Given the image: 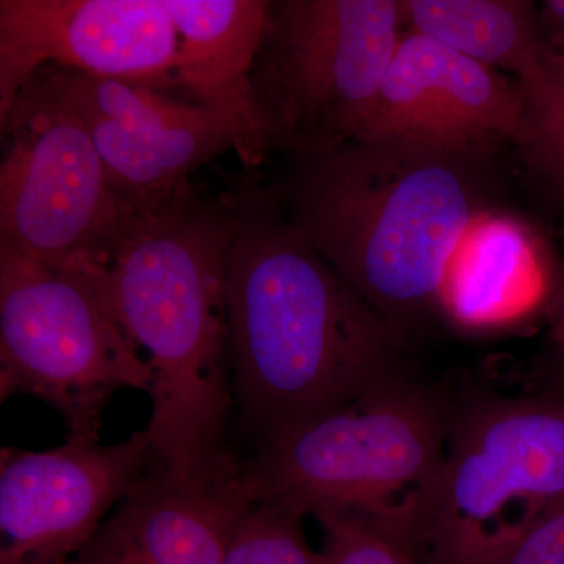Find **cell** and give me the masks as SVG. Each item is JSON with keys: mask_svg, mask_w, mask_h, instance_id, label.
I'll return each instance as SVG.
<instances>
[{"mask_svg": "<svg viewBox=\"0 0 564 564\" xmlns=\"http://www.w3.org/2000/svg\"><path fill=\"white\" fill-rule=\"evenodd\" d=\"M525 128V98L500 70L421 33H403L362 139L480 155ZM361 140V139H359Z\"/></svg>", "mask_w": 564, "mask_h": 564, "instance_id": "7c38bea8", "label": "cell"}, {"mask_svg": "<svg viewBox=\"0 0 564 564\" xmlns=\"http://www.w3.org/2000/svg\"><path fill=\"white\" fill-rule=\"evenodd\" d=\"M44 66L180 91L173 0H0V113Z\"/></svg>", "mask_w": 564, "mask_h": 564, "instance_id": "30bf717a", "label": "cell"}, {"mask_svg": "<svg viewBox=\"0 0 564 564\" xmlns=\"http://www.w3.org/2000/svg\"><path fill=\"white\" fill-rule=\"evenodd\" d=\"M411 32L440 41L473 61L510 70L522 95L545 76V54L530 2L516 0H402Z\"/></svg>", "mask_w": 564, "mask_h": 564, "instance_id": "9a60e30c", "label": "cell"}, {"mask_svg": "<svg viewBox=\"0 0 564 564\" xmlns=\"http://www.w3.org/2000/svg\"><path fill=\"white\" fill-rule=\"evenodd\" d=\"M0 243L106 289L140 207L111 181L50 66L0 113Z\"/></svg>", "mask_w": 564, "mask_h": 564, "instance_id": "8992f818", "label": "cell"}, {"mask_svg": "<svg viewBox=\"0 0 564 564\" xmlns=\"http://www.w3.org/2000/svg\"><path fill=\"white\" fill-rule=\"evenodd\" d=\"M239 473L181 484L151 467L68 564H221L254 503Z\"/></svg>", "mask_w": 564, "mask_h": 564, "instance_id": "4fadbf2b", "label": "cell"}, {"mask_svg": "<svg viewBox=\"0 0 564 564\" xmlns=\"http://www.w3.org/2000/svg\"><path fill=\"white\" fill-rule=\"evenodd\" d=\"M152 467L144 430L121 443L0 452V564H68Z\"/></svg>", "mask_w": 564, "mask_h": 564, "instance_id": "8fae6325", "label": "cell"}, {"mask_svg": "<svg viewBox=\"0 0 564 564\" xmlns=\"http://www.w3.org/2000/svg\"><path fill=\"white\" fill-rule=\"evenodd\" d=\"M549 293V273L521 226L481 215L455 254L440 310L467 328L524 317Z\"/></svg>", "mask_w": 564, "mask_h": 564, "instance_id": "5bb4252c", "label": "cell"}, {"mask_svg": "<svg viewBox=\"0 0 564 564\" xmlns=\"http://www.w3.org/2000/svg\"><path fill=\"white\" fill-rule=\"evenodd\" d=\"M564 497V395L451 400L440 480L415 533L419 564H492Z\"/></svg>", "mask_w": 564, "mask_h": 564, "instance_id": "5b68a950", "label": "cell"}, {"mask_svg": "<svg viewBox=\"0 0 564 564\" xmlns=\"http://www.w3.org/2000/svg\"><path fill=\"white\" fill-rule=\"evenodd\" d=\"M79 111L118 191L141 210L191 185L204 163L236 151L258 165L265 150L250 110L203 106L141 85L50 66Z\"/></svg>", "mask_w": 564, "mask_h": 564, "instance_id": "9c48e42d", "label": "cell"}, {"mask_svg": "<svg viewBox=\"0 0 564 564\" xmlns=\"http://www.w3.org/2000/svg\"><path fill=\"white\" fill-rule=\"evenodd\" d=\"M448 417L447 397L399 375L258 445L240 459V481L252 502L303 518L359 516L413 555L443 470Z\"/></svg>", "mask_w": 564, "mask_h": 564, "instance_id": "277c9868", "label": "cell"}, {"mask_svg": "<svg viewBox=\"0 0 564 564\" xmlns=\"http://www.w3.org/2000/svg\"><path fill=\"white\" fill-rule=\"evenodd\" d=\"M152 369L118 322L106 289L0 243V400L32 397L66 441L101 443L118 392L150 393Z\"/></svg>", "mask_w": 564, "mask_h": 564, "instance_id": "ba28073f", "label": "cell"}, {"mask_svg": "<svg viewBox=\"0 0 564 564\" xmlns=\"http://www.w3.org/2000/svg\"><path fill=\"white\" fill-rule=\"evenodd\" d=\"M323 530L325 564H419L413 555L367 519L339 511L314 514Z\"/></svg>", "mask_w": 564, "mask_h": 564, "instance_id": "ac0fdd59", "label": "cell"}, {"mask_svg": "<svg viewBox=\"0 0 564 564\" xmlns=\"http://www.w3.org/2000/svg\"><path fill=\"white\" fill-rule=\"evenodd\" d=\"M492 564H564V497Z\"/></svg>", "mask_w": 564, "mask_h": 564, "instance_id": "d6986e66", "label": "cell"}, {"mask_svg": "<svg viewBox=\"0 0 564 564\" xmlns=\"http://www.w3.org/2000/svg\"><path fill=\"white\" fill-rule=\"evenodd\" d=\"M232 195L226 306L236 422L261 445L403 375L406 344L265 187Z\"/></svg>", "mask_w": 564, "mask_h": 564, "instance_id": "6da1fadb", "label": "cell"}, {"mask_svg": "<svg viewBox=\"0 0 564 564\" xmlns=\"http://www.w3.org/2000/svg\"><path fill=\"white\" fill-rule=\"evenodd\" d=\"M291 158L285 180L267 191L408 344L440 311L455 254L485 214L477 155L361 139Z\"/></svg>", "mask_w": 564, "mask_h": 564, "instance_id": "3957f363", "label": "cell"}, {"mask_svg": "<svg viewBox=\"0 0 564 564\" xmlns=\"http://www.w3.org/2000/svg\"><path fill=\"white\" fill-rule=\"evenodd\" d=\"M538 25L543 40L545 66L564 68V0L544 2Z\"/></svg>", "mask_w": 564, "mask_h": 564, "instance_id": "44dd1931", "label": "cell"}, {"mask_svg": "<svg viewBox=\"0 0 564 564\" xmlns=\"http://www.w3.org/2000/svg\"><path fill=\"white\" fill-rule=\"evenodd\" d=\"M236 202L191 185L141 212L107 272V299L152 369V469L192 484L239 469L226 269Z\"/></svg>", "mask_w": 564, "mask_h": 564, "instance_id": "7a4b0ae2", "label": "cell"}, {"mask_svg": "<svg viewBox=\"0 0 564 564\" xmlns=\"http://www.w3.org/2000/svg\"><path fill=\"white\" fill-rule=\"evenodd\" d=\"M547 388L543 392L564 395V280L556 289L552 302L551 333H549Z\"/></svg>", "mask_w": 564, "mask_h": 564, "instance_id": "ffe728a7", "label": "cell"}, {"mask_svg": "<svg viewBox=\"0 0 564 564\" xmlns=\"http://www.w3.org/2000/svg\"><path fill=\"white\" fill-rule=\"evenodd\" d=\"M402 0L270 3L248 79L263 150L362 139L403 33Z\"/></svg>", "mask_w": 564, "mask_h": 564, "instance_id": "52a82bcc", "label": "cell"}, {"mask_svg": "<svg viewBox=\"0 0 564 564\" xmlns=\"http://www.w3.org/2000/svg\"><path fill=\"white\" fill-rule=\"evenodd\" d=\"M543 84L525 93L521 144L534 169L564 192V68L544 66Z\"/></svg>", "mask_w": 564, "mask_h": 564, "instance_id": "e0dca14e", "label": "cell"}, {"mask_svg": "<svg viewBox=\"0 0 564 564\" xmlns=\"http://www.w3.org/2000/svg\"><path fill=\"white\" fill-rule=\"evenodd\" d=\"M303 516L254 502L234 530L221 564H325L304 536Z\"/></svg>", "mask_w": 564, "mask_h": 564, "instance_id": "2e32d148", "label": "cell"}]
</instances>
